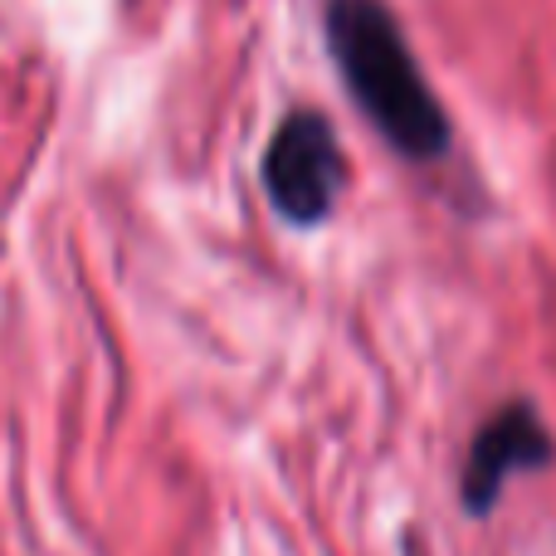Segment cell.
Instances as JSON below:
<instances>
[{"mask_svg":"<svg viewBox=\"0 0 556 556\" xmlns=\"http://www.w3.org/2000/svg\"><path fill=\"white\" fill-rule=\"evenodd\" d=\"M323 25L337 74L376 132L410 162H440L450 152V113L425 84L401 20L381 0H332Z\"/></svg>","mask_w":556,"mask_h":556,"instance_id":"obj_1","label":"cell"},{"mask_svg":"<svg viewBox=\"0 0 556 556\" xmlns=\"http://www.w3.org/2000/svg\"><path fill=\"white\" fill-rule=\"evenodd\" d=\"M346 186L342 142L313 108H293L264 147V191L288 225H323Z\"/></svg>","mask_w":556,"mask_h":556,"instance_id":"obj_2","label":"cell"},{"mask_svg":"<svg viewBox=\"0 0 556 556\" xmlns=\"http://www.w3.org/2000/svg\"><path fill=\"white\" fill-rule=\"evenodd\" d=\"M556 459V444L542 425V415L528 401H508L479 425L469 444V459L459 473V503L469 518H489L498 493L508 489L513 473L522 469H547Z\"/></svg>","mask_w":556,"mask_h":556,"instance_id":"obj_3","label":"cell"}]
</instances>
